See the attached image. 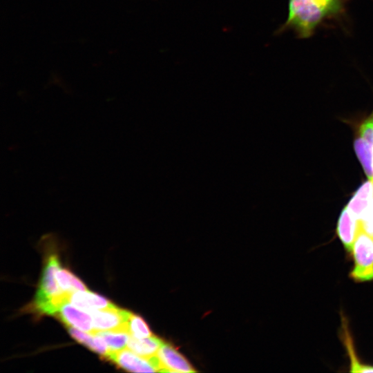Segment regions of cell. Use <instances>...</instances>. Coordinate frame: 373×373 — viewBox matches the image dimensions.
Segmentation results:
<instances>
[{
    "instance_id": "6da1fadb",
    "label": "cell",
    "mask_w": 373,
    "mask_h": 373,
    "mask_svg": "<svg viewBox=\"0 0 373 373\" xmlns=\"http://www.w3.org/2000/svg\"><path fill=\"white\" fill-rule=\"evenodd\" d=\"M334 0H289L285 26L291 27L300 36H309L333 8Z\"/></svg>"
},
{
    "instance_id": "7a4b0ae2",
    "label": "cell",
    "mask_w": 373,
    "mask_h": 373,
    "mask_svg": "<svg viewBox=\"0 0 373 373\" xmlns=\"http://www.w3.org/2000/svg\"><path fill=\"white\" fill-rule=\"evenodd\" d=\"M351 252L354 266L350 276L356 282L373 280V237L362 230L358 233Z\"/></svg>"
},
{
    "instance_id": "3957f363",
    "label": "cell",
    "mask_w": 373,
    "mask_h": 373,
    "mask_svg": "<svg viewBox=\"0 0 373 373\" xmlns=\"http://www.w3.org/2000/svg\"><path fill=\"white\" fill-rule=\"evenodd\" d=\"M59 268L58 256L55 254H50L45 262L34 300V306L40 313L46 314L52 299L62 292L56 279V273Z\"/></svg>"
},
{
    "instance_id": "277c9868",
    "label": "cell",
    "mask_w": 373,
    "mask_h": 373,
    "mask_svg": "<svg viewBox=\"0 0 373 373\" xmlns=\"http://www.w3.org/2000/svg\"><path fill=\"white\" fill-rule=\"evenodd\" d=\"M131 314L117 307L90 312L94 329L93 334L100 331L129 333L128 321Z\"/></svg>"
},
{
    "instance_id": "5b68a950",
    "label": "cell",
    "mask_w": 373,
    "mask_h": 373,
    "mask_svg": "<svg viewBox=\"0 0 373 373\" xmlns=\"http://www.w3.org/2000/svg\"><path fill=\"white\" fill-rule=\"evenodd\" d=\"M346 207L359 222L373 217V178L357 189Z\"/></svg>"
},
{
    "instance_id": "8992f818",
    "label": "cell",
    "mask_w": 373,
    "mask_h": 373,
    "mask_svg": "<svg viewBox=\"0 0 373 373\" xmlns=\"http://www.w3.org/2000/svg\"><path fill=\"white\" fill-rule=\"evenodd\" d=\"M157 357L159 372H195L193 366L172 345L163 342Z\"/></svg>"
},
{
    "instance_id": "52a82bcc",
    "label": "cell",
    "mask_w": 373,
    "mask_h": 373,
    "mask_svg": "<svg viewBox=\"0 0 373 373\" xmlns=\"http://www.w3.org/2000/svg\"><path fill=\"white\" fill-rule=\"evenodd\" d=\"M117 366L135 372H157L151 359H146L131 350H119L110 353L107 356Z\"/></svg>"
},
{
    "instance_id": "ba28073f",
    "label": "cell",
    "mask_w": 373,
    "mask_h": 373,
    "mask_svg": "<svg viewBox=\"0 0 373 373\" xmlns=\"http://www.w3.org/2000/svg\"><path fill=\"white\" fill-rule=\"evenodd\" d=\"M69 302L66 301L62 304L56 314L67 327L93 334L94 329L90 313L75 307Z\"/></svg>"
},
{
    "instance_id": "9c48e42d",
    "label": "cell",
    "mask_w": 373,
    "mask_h": 373,
    "mask_svg": "<svg viewBox=\"0 0 373 373\" xmlns=\"http://www.w3.org/2000/svg\"><path fill=\"white\" fill-rule=\"evenodd\" d=\"M361 230L360 222L345 207L337 222L336 233L344 247L351 252L354 242Z\"/></svg>"
},
{
    "instance_id": "30bf717a",
    "label": "cell",
    "mask_w": 373,
    "mask_h": 373,
    "mask_svg": "<svg viewBox=\"0 0 373 373\" xmlns=\"http://www.w3.org/2000/svg\"><path fill=\"white\" fill-rule=\"evenodd\" d=\"M69 301L77 307L89 313L116 307L106 298L87 290L71 293Z\"/></svg>"
},
{
    "instance_id": "8fae6325",
    "label": "cell",
    "mask_w": 373,
    "mask_h": 373,
    "mask_svg": "<svg viewBox=\"0 0 373 373\" xmlns=\"http://www.w3.org/2000/svg\"><path fill=\"white\" fill-rule=\"evenodd\" d=\"M163 342L160 338L153 335L143 338H137L130 335L127 347L143 358L151 359L157 356Z\"/></svg>"
},
{
    "instance_id": "7c38bea8",
    "label": "cell",
    "mask_w": 373,
    "mask_h": 373,
    "mask_svg": "<svg viewBox=\"0 0 373 373\" xmlns=\"http://www.w3.org/2000/svg\"><path fill=\"white\" fill-rule=\"evenodd\" d=\"M342 327L341 338L346 347L350 358V372H373V366L364 364L358 359L355 352L354 341L348 329L347 321L345 317L342 316Z\"/></svg>"
},
{
    "instance_id": "4fadbf2b",
    "label": "cell",
    "mask_w": 373,
    "mask_h": 373,
    "mask_svg": "<svg viewBox=\"0 0 373 373\" xmlns=\"http://www.w3.org/2000/svg\"><path fill=\"white\" fill-rule=\"evenodd\" d=\"M70 336L77 341L87 346L89 349L107 358L110 354L108 347L104 339L97 335L86 334L72 327H67Z\"/></svg>"
},
{
    "instance_id": "5bb4252c",
    "label": "cell",
    "mask_w": 373,
    "mask_h": 373,
    "mask_svg": "<svg viewBox=\"0 0 373 373\" xmlns=\"http://www.w3.org/2000/svg\"><path fill=\"white\" fill-rule=\"evenodd\" d=\"M354 150L367 177L373 178L372 146L360 137L354 141Z\"/></svg>"
},
{
    "instance_id": "9a60e30c",
    "label": "cell",
    "mask_w": 373,
    "mask_h": 373,
    "mask_svg": "<svg viewBox=\"0 0 373 373\" xmlns=\"http://www.w3.org/2000/svg\"><path fill=\"white\" fill-rule=\"evenodd\" d=\"M56 279L62 291L73 293L77 290H87L86 285L66 269L60 267L56 273Z\"/></svg>"
},
{
    "instance_id": "2e32d148",
    "label": "cell",
    "mask_w": 373,
    "mask_h": 373,
    "mask_svg": "<svg viewBox=\"0 0 373 373\" xmlns=\"http://www.w3.org/2000/svg\"><path fill=\"white\" fill-rule=\"evenodd\" d=\"M106 341L110 353L123 350L127 346L130 334L125 332L100 331L96 332ZM109 355V354H108Z\"/></svg>"
},
{
    "instance_id": "e0dca14e",
    "label": "cell",
    "mask_w": 373,
    "mask_h": 373,
    "mask_svg": "<svg viewBox=\"0 0 373 373\" xmlns=\"http://www.w3.org/2000/svg\"><path fill=\"white\" fill-rule=\"evenodd\" d=\"M128 330L130 334L137 338H146L153 335L144 320L134 314H131L130 316Z\"/></svg>"
},
{
    "instance_id": "ac0fdd59",
    "label": "cell",
    "mask_w": 373,
    "mask_h": 373,
    "mask_svg": "<svg viewBox=\"0 0 373 373\" xmlns=\"http://www.w3.org/2000/svg\"><path fill=\"white\" fill-rule=\"evenodd\" d=\"M360 135L373 147V122L372 120H367L361 125Z\"/></svg>"
},
{
    "instance_id": "d6986e66",
    "label": "cell",
    "mask_w": 373,
    "mask_h": 373,
    "mask_svg": "<svg viewBox=\"0 0 373 373\" xmlns=\"http://www.w3.org/2000/svg\"><path fill=\"white\" fill-rule=\"evenodd\" d=\"M360 224L361 230L373 237V217L360 222Z\"/></svg>"
},
{
    "instance_id": "ffe728a7",
    "label": "cell",
    "mask_w": 373,
    "mask_h": 373,
    "mask_svg": "<svg viewBox=\"0 0 373 373\" xmlns=\"http://www.w3.org/2000/svg\"><path fill=\"white\" fill-rule=\"evenodd\" d=\"M372 122H373V117H372Z\"/></svg>"
},
{
    "instance_id": "44dd1931",
    "label": "cell",
    "mask_w": 373,
    "mask_h": 373,
    "mask_svg": "<svg viewBox=\"0 0 373 373\" xmlns=\"http://www.w3.org/2000/svg\"><path fill=\"white\" fill-rule=\"evenodd\" d=\"M372 151H373V147H372Z\"/></svg>"
}]
</instances>
